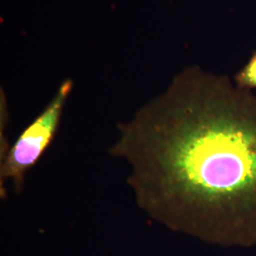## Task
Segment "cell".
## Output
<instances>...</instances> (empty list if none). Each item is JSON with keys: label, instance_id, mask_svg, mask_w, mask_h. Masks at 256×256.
I'll list each match as a JSON object with an SVG mask.
<instances>
[{"label": "cell", "instance_id": "obj_1", "mask_svg": "<svg viewBox=\"0 0 256 256\" xmlns=\"http://www.w3.org/2000/svg\"><path fill=\"white\" fill-rule=\"evenodd\" d=\"M110 154L129 167L138 206L174 232L256 246V95L185 68L126 122Z\"/></svg>", "mask_w": 256, "mask_h": 256}, {"label": "cell", "instance_id": "obj_2", "mask_svg": "<svg viewBox=\"0 0 256 256\" xmlns=\"http://www.w3.org/2000/svg\"><path fill=\"white\" fill-rule=\"evenodd\" d=\"M72 88V80H64L44 110L23 130L6 153L1 156V190L3 184L10 180L16 192L22 191L28 172L39 162L54 138Z\"/></svg>", "mask_w": 256, "mask_h": 256}, {"label": "cell", "instance_id": "obj_3", "mask_svg": "<svg viewBox=\"0 0 256 256\" xmlns=\"http://www.w3.org/2000/svg\"><path fill=\"white\" fill-rule=\"evenodd\" d=\"M234 84L239 88L252 90H256V50L245 64L234 76Z\"/></svg>", "mask_w": 256, "mask_h": 256}]
</instances>
